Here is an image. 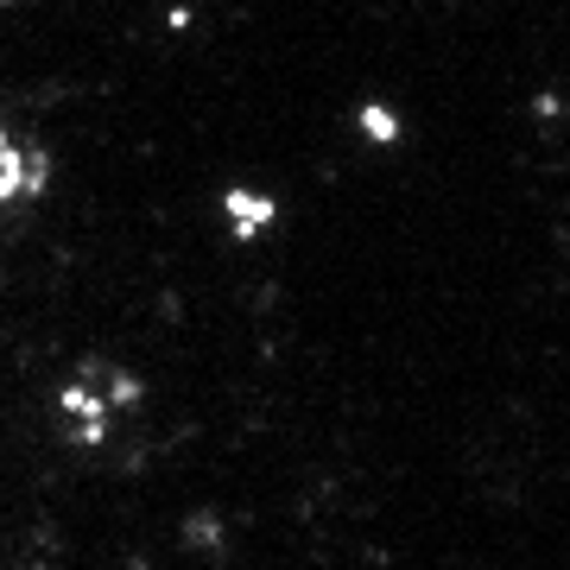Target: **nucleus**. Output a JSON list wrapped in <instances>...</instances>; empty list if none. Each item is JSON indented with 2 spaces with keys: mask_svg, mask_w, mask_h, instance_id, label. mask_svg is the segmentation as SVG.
I'll return each instance as SVG.
<instances>
[{
  "mask_svg": "<svg viewBox=\"0 0 570 570\" xmlns=\"http://www.w3.org/2000/svg\"><path fill=\"white\" fill-rule=\"evenodd\" d=\"M146 400V381L121 362H82L58 387V425L77 450H102L127 412Z\"/></svg>",
  "mask_w": 570,
  "mask_h": 570,
  "instance_id": "f257e3e1",
  "label": "nucleus"
},
{
  "mask_svg": "<svg viewBox=\"0 0 570 570\" xmlns=\"http://www.w3.org/2000/svg\"><path fill=\"white\" fill-rule=\"evenodd\" d=\"M223 223L235 242H261L266 228L279 223V197L273 190H247V184H235V190H223Z\"/></svg>",
  "mask_w": 570,
  "mask_h": 570,
  "instance_id": "7ed1b4c3",
  "label": "nucleus"
},
{
  "mask_svg": "<svg viewBox=\"0 0 570 570\" xmlns=\"http://www.w3.org/2000/svg\"><path fill=\"white\" fill-rule=\"evenodd\" d=\"M51 184V165H45L39 146H26L13 127H0V209H26L45 197Z\"/></svg>",
  "mask_w": 570,
  "mask_h": 570,
  "instance_id": "f03ea898",
  "label": "nucleus"
},
{
  "mask_svg": "<svg viewBox=\"0 0 570 570\" xmlns=\"http://www.w3.org/2000/svg\"><path fill=\"white\" fill-rule=\"evenodd\" d=\"M355 127H362V134H367L374 146H393V140H400V121H393V108H387V102H362Z\"/></svg>",
  "mask_w": 570,
  "mask_h": 570,
  "instance_id": "20e7f679",
  "label": "nucleus"
}]
</instances>
